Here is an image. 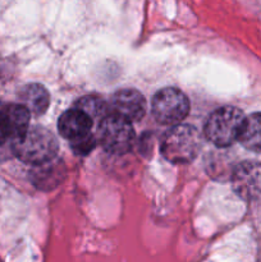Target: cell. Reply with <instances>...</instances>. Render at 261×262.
I'll return each mask as SVG.
<instances>
[{
  "mask_svg": "<svg viewBox=\"0 0 261 262\" xmlns=\"http://www.w3.org/2000/svg\"><path fill=\"white\" fill-rule=\"evenodd\" d=\"M30 114L22 104H8L0 107V158L13 154V145L30 124Z\"/></svg>",
  "mask_w": 261,
  "mask_h": 262,
  "instance_id": "5b68a950",
  "label": "cell"
},
{
  "mask_svg": "<svg viewBox=\"0 0 261 262\" xmlns=\"http://www.w3.org/2000/svg\"><path fill=\"white\" fill-rule=\"evenodd\" d=\"M92 122L94 120L87 113L74 106L73 109L67 110L60 115L58 120V129L61 137L72 141L90 133Z\"/></svg>",
  "mask_w": 261,
  "mask_h": 262,
  "instance_id": "9c48e42d",
  "label": "cell"
},
{
  "mask_svg": "<svg viewBox=\"0 0 261 262\" xmlns=\"http://www.w3.org/2000/svg\"><path fill=\"white\" fill-rule=\"evenodd\" d=\"M69 142H71L72 151H73L76 155L84 156L89 155V154L95 148V146H96V138H95V136L90 132L87 133V135L81 136V137L74 138V140L69 141Z\"/></svg>",
  "mask_w": 261,
  "mask_h": 262,
  "instance_id": "5bb4252c",
  "label": "cell"
},
{
  "mask_svg": "<svg viewBox=\"0 0 261 262\" xmlns=\"http://www.w3.org/2000/svg\"><path fill=\"white\" fill-rule=\"evenodd\" d=\"M202 138L199 130L189 124L173 125L164 135L161 152L173 164H189L201 151Z\"/></svg>",
  "mask_w": 261,
  "mask_h": 262,
  "instance_id": "7a4b0ae2",
  "label": "cell"
},
{
  "mask_svg": "<svg viewBox=\"0 0 261 262\" xmlns=\"http://www.w3.org/2000/svg\"><path fill=\"white\" fill-rule=\"evenodd\" d=\"M112 113L125 118L129 122L141 120L146 114L147 104L141 92L137 90H119L113 95L112 104H110Z\"/></svg>",
  "mask_w": 261,
  "mask_h": 262,
  "instance_id": "ba28073f",
  "label": "cell"
},
{
  "mask_svg": "<svg viewBox=\"0 0 261 262\" xmlns=\"http://www.w3.org/2000/svg\"><path fill=\"white\" fill-rule=\"evenodd\" d=\"M20 101L35 115H42L50 104V95L48 90L38 83L27 84L20 91Z\"/></svg>",
  "mask_w": 261,
  "mask_h": 262,
  "instance_id": "8fae6325",
  "label": "cell"
},
{
  "mask_svg": "<svg viewBox=\"0 0 261 262\" xmlns=\"http://www.w3.org/2000/svg\"><path fill=\"white\" fill-rule=\"evenodd\" d=\"M59 143L53 132L41 125L28 127L13 145V155L31 165H40L56 158Z\"/></svg>",
  "mask_w": 261,
  "mask_h": 262,
  "instance_id": "6da1fadb",
  "label": "cell"
},
{
  "mask_svg": "<svg viewBox=\"0 0 261 262\" xmlns=\"http://www.w3.org/2000/svg\"><path fill=\"white\" fill-rule=\"evenodd\" d=\"M238 141L247 150L261 152V113H253L245 118Z\"/></svg>",
  "mask_w": 261,
  "mask_h": 262,
  "instance_id": "7c38bea8",
  "label": "cell"
},
{
  "mask_svg": "<svg viewBox=\"0 0 261 262\" xmlns=\"http://www.w3.org/2000/svg\"><path fill=\"white\" fill-rule=\"evenodd\" d=\"M66 166L61 160H53L35 165L31 170V181L36 188L41 191H50L66 178Z\"/></svg>",
  "mask_w": 261,
  "mask_h": 262,
  "instance_id": "30bf717a",
  "label": "cell"
},
{
  "mask_svg": "<svg viewBox=\"0 0 261 262\" xmlns=\"http://www.w3.org/2000/svg\"><path fill=\"white\" fill-rule=\"evenodd\" d=\"M232 184L235 193L245 200L256 199L261 194V164L245 161L232 173Z\"/></svg>",
  "mask_w": 261,
  "mask_h": 262,
  "instance_id": "52a82bcc",
  "label": "cell"
},
{
  "mask_svg": "<svg viewBox=\"0 0 261 262\" xmlns=\"http://www.w3.org/2000/svg\"><path fill=\"white\" fill-rule=\"evenodd\" d=\"M151 109L154 118L160 124H181L189 113L188 97L177 89H163L154 96Z\"/></svg>",
  "mask_w": 261,
  "mask_h": 262,
  "instance_id": "8992f818",
  "label": "cell"
},
{
  "mask_svg": "<svg viewBox=\"0 0 261 262\" xmlns=\"http://www.w3.org/2000/svg\"><path fill=\"white\" fill-rule=\"evenodd\" d=\"M76 107L83 110L84 113L91 117L92 120H101L105 115H107V106L102 99L97 96H84L76 102Z\"/></svg>",
  "mask_w": 261,
  "mask_h": 262,
  "instance_id": "4fadbf2b",
  "label": "cell"
},
{
  "mask_svg": "<svg viewBox=\"0 0 261 262\" xmlns=\"http://www.w3.org/2000/svg\"><path fill=\"white\" fill-rule=\"evenodd\" d=\"M99 141L107 152L124 155L135 146V129L129 120L112 113L100 120Z\"/></svg>",
  "mask_w": 261,
  "mask_h": 262,
  "instance_id": "277c9868",
  "label": "cell"
},
{
  "mask_svg": "<svg viewBox=\"0 0 261 262\" xmlns=\"http://www.w3.org/2000/svg\"><path fill=\"white\" fill-rule=\"evenodd\" d=\"M245 118L238 107H219L210 114L205 123V137L216 147H228L240 138Z\"/></svg>",
  "mask_w": 261,
  "mask_h": 262,
  "instance_id": "3957f363",
  "label": "cell"
}]
</instances>
